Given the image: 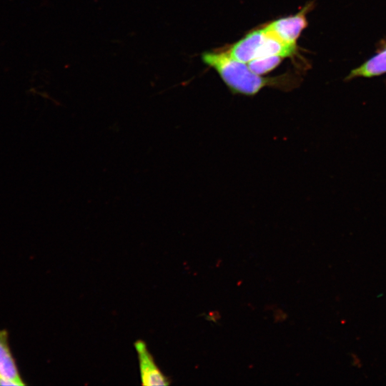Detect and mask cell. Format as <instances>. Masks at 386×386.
Segmentation results:
<instances>
[{
	"mask_svg": "<svg viewBox=\"0 0 386 386\" xmlns=\"http://www.w3.org/2000/svg\"><path fill=\"white\" fill-rule=\"evenodd\" d=\"M386 74V44L377 54L359 66L352 69L346 79L370 78Z\"/></svg>",
	"mask_w": 386,
	"mask_h": 386,
	"instance_id": "8992f818",
	"label": "cell"
},
{
	"mask_svg": "<svg viewBox=\"0 0 386 386\" xmlns=\"http://www.w3.org/2000/svg\"><path fill=\"white\" fill-rule=\"evenodd\" d=\"M297 45L284 42L264 25L248 32L227 52L233 59L247 64L254 59L268 56L293 57L297 54Z\"/></svg>",
	"mask_w": 386,
	"mask_h": 386,
	"instance_id": "7a4b0ae2",
	"label": "cell"
},
{
	"mask_svg": "<svg viewBox=\"0 0 386 386\" xmlns=\"http://www.w3.org/2000/svg\"><path fill=\"white\" fill-rule=\"evenodd\" d=\"M313 3H308L295 15L272 21L265 26L284 42L297 45V41L307 26V14L312 9Z\"/></svg>",
	"mask_w": 386,
	"mask_h": 386,
	"instance_id": "3957f363",
	"label": "cell"
},
{
	"mask_svg": "<svg viewBox=\"0 0 386 386\" xmlns=\"http://www.w3.org/2000/svg\"><path fill=\"white\" fill-rule=\"evenodd\" d=\"M134 347L138 357L142 385L148 386L169 385V380L157 366L147 344L143 340H138L134 342Z\"/></svg>",
	"mask_w": 386,
	"mask_h": 386,
	"instance_id": "277c9868",
	"label": "cell"
},
{
	"mask_svg": "<svg viewBox=\"0 0 386 386\" xmlns=\"http://www.w3.org/2000/svg\"><path fill=\"white\" fill-rule=\"evenodd\" d=\"M284 57L274 55L254 59L248 63V68L258 75L265 74L280 64Z\"/></svg>",
	"mask_w": 386,
	"mask_h": 386,
	"instance_id": "52a82bcc",
	"label": "cell"
},
{
	"mask_svg": "<svg viewBox=\"0 0 386 386\" xmlns=\"http://www.w3.org/2000/svg\"><path fill=\"white\" fill-rule=\"evenodd\" d=\"M0 377L13 380L21 386L26 385L11 350L6 330H0Z\"/></svg>",
	"mask_w": 386,
	"mask_h": 386,
	"instance_id": "5b68a950",
	"label": "cell"
},
{
	"mask_svg": "<svg viewBox=\"0 0 386 386\" xmlns=\"http://www.w3.org/2000/svg\"><path fill=\"white\" fill-rule=\"evenodd\" d=\"M202 59L217 72L233 94L252 96L264 87L288 91L300 82L299 77L290 72L272 77L258 75L247 64L231 57L226 50L204 52Z\"/></svg>",
	"mask_w": 386,
	"mask_h": 386,
	"instance_id": "6da1fadb",
	"label": "cell"
},
{
	"mask_svg": "<svg viewBox=\"0 0 386 386\" xmlns=\"http://www.w3.org/2000/svg\"><path fill=\"white\" fill-rule=\"evenodd\" d=\"M21 386L20 384L13 380L0 377V386Z\"/></svg>",
	"mask_w": 386,
	"mask_h": 386,
	"instance_id": "ba28073f",
	"label": "cell"
}]
</instances>
